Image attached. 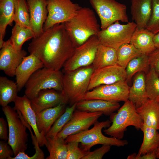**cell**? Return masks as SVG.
Segmentation results:
<instances>
[{"instance_id": "6da1fadb", "label": "cell", "mask_w": 159, "mask_h": 159, "mask_svg": "<svg viewBox=\"0 0 159 159\" xmlns=\"http://www.w3.org/2000/svg\"><path fill=\"white\" fill-rule=\"evenodd\" d=\"M76 47L62 23L44 30L39 36L32 39L28 49L30 54L42 61L44 67L60 70Z\"/></svg>"}, {"instance_id": "7a4b0ae2", "label": "cell", "mask_w": 159, "mask_h": 159, "mask_svg": "<svg viewBox=\"0 0 159 159\" xmlns=\"http://www.w3.org/2000/svg\"><path fill=\"white\" fill-rule=\"evenodd\" d=\"M63 23L76 47L91 37L97 36L100 30L94 12L88 7H81L72 19Z\"/></svg>"}, {"instance_id": "3957f363", "label": "cell", "mask_w": 159, "mask_h": 159, "mask_svg": "<svg viewBox=\"0 0 159 159\" xmlns=\"http://www.w3.org/2000/svg\"><path fill=\"white\" fill-rule=\"evenodd\" d=\"M124 102L117 112L110 116L112 124L104 130L105 134L120 139L123 138L128 126H132L137 130H141L144 124L135 105L128 100Z\"/></svg>"}, {"instance_id": "277c9868", "label": "cell", "mask_w": 159, "mask_h": 159, "mask_svg": "<svg viewBox=\"0 0 159 159\" xmlns=\"http://www.w3.org/2000/svg\"><path fill=\"white\" fill-rule=\"evenodd\" d=\"M111 123V121L109 120L101 122L97 121L91 129L70 135L65 139V141L67 143L71 141L80 143V148L85 152L90 151L92 147L98 144L117 147L124 146L127 145L128 143L126 140L107 137L102 134V129L108 127Z\"/></svg>"}, {"instance_id": "5b68a950", "label": "cell", "mask_w": 159, "mask_h": 159, "mask_svg": "<svg viewBox=\"0 0 159 159\" xmlns=\"http://www.w3.org/2000/svg\"><path fill=\"white\" fill-rule=\"evenodd\" d=\"M95 69L92 64L65 72L63 77V92L71 105L81 100L88 91Z\"/></svg>"}, {"instance_id": "8992f818", "label": "cell", "mask_w": 159, "mask_h": 159, "mask_svg": "<svg viewBox=\"0 0 159 159\" xmlns=\"http://www.w3.org/2000/svg\"><path fill=\"white\" fill-rule=\"evenodd\" d=\"M9 128L8 143L12 149L14 156L27 148L28 134L26 122L20 112L9 105L2 107Z\"/></svg>"}, {"instance_id": "52a82bcc", "label": "cell", "mask_w": 159, "mask_h": 159, "mask_svg": "<svg viewBox=\"0 0 159 159\" xmlns=\"http://www.w3.org/2000/svg\"><path fill=\"white\" fill-rule=\"evenodd\" d=\"M63 74L60 70L44 67L34 72L25 85V95L29 100L43 90L53 89L62 92Z\"/></svg>"}, {"instance_id": "ba28073f", "label": "cell", "mask_w": 159, "mask_h": 159, "mask_svg": "<svg viewBox=\"0 0 159 159\" xmlns=\"http://www.w3.org/2000/svg\"><path fill=\"white\" fill-rule=\"evenodd\" d=\"M98 16L101 29L106 28L117 21L128 22L127 7L115 0H89Z\"/></svg>"}, {"instance_id": "9c48e42d", "label": "cell", "mask_w": 159, "mask_h": 159, "mask_svg": "<svg viewBox=\"0 0 159 159\" xmlns=\"http://www.w3.org/2000/svg\"><path fill=\"white\" fill-rule=\"evenodd\" d=\"M136 27L133 22L121 24L117 21L105 29L100 30L97 36L100 44L117 50L122 44L130 43Z\"/></svg>"}, {"instance_id": "30bf717a", "label": "cell", "mask_w": 159, "mask_h": 159, "mask_svg": "<svg viewBox=\"0 0 159 159\" xmlns=\"http://www.w3.org/2000/svg\"><path fill=\"white\" fill-rule=\"evenodd\" d=\"M47 2L48 13L44 31L69 20L81 7L71 0H47Z\"/></svg>"}, {"instance_id": "8fae6325", "label": "cell", "mask_w": 159, "mask_h": 159, "mask_svg": "<svg viewBox=\"0 0 159 159\" xmlns=\"http://www.w3.org/2000/svg\"><path fill=\"white\" fill-rule=\"evenodd\" d=\"M130 87L126 81L98 86L87 91L81 100L100 99L118 102L128 100Z\"/></svg>"}, {"instance_id": "7c38bea8", "label": "cell", "mask_w": 159, "mask_h": 159, "mask_svg": "<svg viewBox=\"0 0 159 159\" xmlns=\"http://www.w3.org/2000/svg\"><path fill=\"white\" fill-rule=\"evenodd\" d=\"M99 44L97 36H93L77 47L72 55L63 67L64 72L92 64Z\"/></svg>"}, {"instance_id": "4fadbf2b", "label": "cell", "mask_w": 159, "mask_h": 159, "mask_svg": "<svg viewBox=\"0 0 159 159\" xmlns=\"http://www.w3.org/2000/svg\"><path fill=\"white\" fill-rule=\"evenodd\" d=\"M102 114L101 112H91L75 109L69 120L57 136L65 139L70 135L89 129Z\"/></svg>"}, {"instance_id": "5bb4252c", "label": "cell", "mask_w": 159, "mask_h": 159, "mask_svg": "<svg viewBox=\"0 0 159 159\" xmlns=\"http://www.w3.org/2000/svg\"><path fill=\"white\" fill-rule=\"evenodd\" d=\"M127 77L125 69L117 64L95 69L91 77L88 91L101 85L126 81Z\"/></svg>"}, {"instance_id": "9a60e30c", "label": "cell", "mask_w": 159, "mask_h": 159, "mask_svg": "<svg viewBox=\"0 0 159 159\" xmlns=\"http://www.w3.org/2000/svg\"><path fill=\"white\" fill-rule=\"evenodd\" d=\"M0 49V69L7 75L13 77L17 67L27 53L22 49L16 50L11 44L9 39L4 41Z\"/></svg>"}, {"instance_id": "2e32d148", "label": "cell", "mask_w": 159, "mask_h": 159, "mask_svg": "<svg viewBox=\"0 0 159 159\" xmlns=\"http://www.w3.org/2000/svg\"><path fill=\"white\" fill-rule=\"evenodd\" d=\"M30 100L31 106L36 113L60 104H66L68 102L63 91L53 89L42 90L37 96Z\"/></svg>"}, {"instance_id": "e0dca14e", "label": "cell", "mask_w": 159, "mask_h": 159, "mask_svg": "<svg viewBox=\"0 0 159 159\" xmlns=\"http://www.w3.org/2000/svg\"><path fill=\"white\" fill-rule=\"evenodd\" d=\"M14 102V105L13 108L20 112L25 121L31 127L40 147L45 145L47 142V138L38 130L36 113L31 106L30 100L25 95L23 96H18Z\"/></svg>"}, {"instance_id": "ac0fdd59", "label": "cell", "mask_w": 159, "mask_h": 159, "mask_svg": "<svg viewBox=\"0 0 159 159\" xmlns=\"http://www.w3.org/2000/svg\"><path fill=\"white\" fill-rule=\"evenodd\" d=\"M30 15L31 28L35 37L43 32L48 15L47 0H26Z\"/></svg>"}, {"instance_id": "d6986e66", "label": "cell", "mask_w": 159, "mask_h": 159, "mask_svg": "<svg viewBox=\"0 0 159 159\" xmlns=\"http://www.w3.org/2000/svg\"><path fill=\"white\" fill-rule=\"evenodd\" d=\"M44 67L42 61L34 55L30 54L25 57L17 67L15 73L19 92L25 87L34 72Z\"/></svg>"}, {"instance_id": "ffe728a7", "label": "cell", "mask_w": 159, "mask_h": 159, "mask_svg": "<svg viewBox=\"0 0 159 159\" xmlns=\"http://www.w3.org/2000/svg\"><path fill=\"white\" fill-rule=\"evenodd\" d=\"M65 104H60L36 113L37 127L40 133L46 136L56 120L64 112Z\"/></svg>"}, {"instance_id": "44dd1931", "label": "cell", "mask_w": 159, "mask_h": 159, "mask_svg": "<svg viewBox=\"0 0 159 159\" xmlns=\"http://www.w3.org/2000/svg\"><path fill=\"white\" fill-rule=\"evenodd\" d=\"M120 107L118 102L100 99L81 100L77 103L76 106V109L81 111L91 112H101L107 116H110Z\"/></svg>"}, {"instance_id": "7402d4cb", "label": "cell", "mask_w": 159, "mask_h": 159, "mask_svg": "<svg viewBox=\"0 0 159 159\" xmlns=\"http://www.w3.org/2000/svg\"><path fill=\"white\" fill-rule=\"evenodd\" d=\"M132 18L139 29L145 28L152 13V0H131Z\"/></svg>"}, {"instance_id": "603a6c76", "label": "cell", "mask_w": 159, "mask_h": 159, "mask_svg": "<svg viewBox=\"0 0 159 159\" xmlns=\"http://www.w3.org/2000/svg\"><path fill=\"white\" fill-rule=\"evenodd\" d=\"M155 34L145 28L136 27L131 38L132 44L142 54L148 55L156 49L153 41Z\"/></svg>"}, {"instance_id": "cb8c5ba5", "label": "cell", "mask_w": 159, "mask_h": 159, "mask_svg": "<svg viewBox=\"0 0 159 159\" xmlns=\"http://www.w3.org/2000/svg\"><path fill=\"white\" fill-rule=\"evenodd\" d=\"M136 110L144 124L159 130V102L148 99Z\"/></svg>"}, {"instance_id": "d4e9b609", "label": "cell", "mask_w": 159, "mask_h": 159, "mask_svg": "<svg viewBox=\"0 0 159 159\" xmlns=\"http://www.w3.org/2000/svg\"><path fill=\"white\" fill-rule=\"evenodd\" d=\"M145 76V74L143 72L137 73L132 86L130 87L128 100L132 102L136 108L148 99L146 90Z\"/></svg>"}, {"instance_id": "484cf974", "label": "cell", "mask_w": 159, "mask_h": 159, "mask_svg": "<svg viewBox=\"0 0 159 159\" xmlns=\"http://www.w3.org/2000/svg\"><path fill=\"white\" fill-rule=\"evenodd\" d=\"M15 2V0H0V48L4 42L6 27L11 26L14 21Z\"/></svg>"}, {"instance_id": "4316f807", "label": "cell", "mask_w": 159, "mask_h": 159, "mask_svg": "<svg viewBox=\"0 0 159 159\" xmlns=\"http://www.w3.org/2000/svg\"><path fill=\"white\" fill-rule=\"evenodd\" d=\"M117 63L116 49L99 44L92 64L95 69L116 65Z\"/></svg>"}, {"instance_id": "83f0119b", "label": "cell", "mask_w": 159, "mask_h": 159, "mask_svg": "<svg viewBox=\"0 0 159 159\" xmlns=\"http://www.w3.org/2000/svg\"><path fill=\"white\" fill-rule=\"evenodd\" d=\"M143 142L137 154L141 155L156 150L159 145V133L156 129L143 124Z\"/></svg>"}, {"instance_id": "f1b7e54d", "label": "cell", "mask_w": 159, "mask_h": 159, "mask_svg": "<svg viewBox=\"0 0 159 159\" xmlns=\"http://www.w3.org/2000/svg\"><path fill=\"white\" fill-rule=\"evenodd\" d=\"M19 91L16 83L4 76L0 77V104L2 107L14 102Z\"/></svg>"}, {"instance_id": "f546056e", "label": "cell", "mask_w": 159, "mask_h": 159, "mask_svg": "<svg viewBox=\"0 0 159 159\" xmlns=\"http://www.w3.org/2000/svg\"><path fill=\"white\" fill-rule=\"evenodd\" d=\"M45 146L49 152L47 159H67V143L65 139L56 136L47 138Z\"/></svg>"}, {"instance_id": "4dcf8cb0", "label": "cell", "mask_w": 159, "mask_h": 159, "mask_svg": "<svg viewBox=\"0 0 159 159\" xmlns=\"http://www.w3.org/2000/svg\"><path fill=\"white\" fill-rule=\"evenodd\" d=\"M32 29L29 28L21 26L16 24L12 30L10 41L13 47L16 50L22 49V46L26 41L35 38Z\"/></svg>"}, {"instance_id": "1f68e13d", "label": "cell", "mask_w": 159, "mask_h": 159, "mask_svg": "<svg viewBox=\"0 0 159 159\" xmlns=\"http://www.w3.org/2000/svg\"><path fill=\"white\" fill-rule=\"evenodd\" d=\"M150 69L148 55L142 54L132 59L125 68L127 82L136 73L143 72L145 74Z\"/></svg>"}, {"instance_id": "d6a6232c", "label": "cell", "mask_w": 159, "mask_h": 159, "mask_svg": "<svg viewBox=\"0 0 159 159\" xmlns=\"http://www.w3.org/2000/svg\"><path fill=\"white\" fill-rule=\"evenodd\" d=\"M116 52L117 64L125 69L130 61L142 54L130 43L122 44L116 50Z\"/></svg>"}, {"instance_id": "836d02e7", "label": "cell", "mask_w": 159, "mask_h": 159, "mask_svg": "<svg viewBox=\"0 0 159 159\" xmlns=\"http://www.w3.org/2000/svg\"><path fill=\"white\" fill-rule=\"evenodd\" d=\"M145 82L148 98L159 102V75L154 69H150L145 74Z\"/></svg>"}, {"instance_id": "e575fe53", "label": "cell", "mask_w": 159, "mask_h": 159, "mask_svg": "<svg viewBox=\"0 0 159 159\" xmlns=\"http://www.w3.org/2000/svg\"><path fill=\"white\" fill-rule=\"evenodd\" d=\"M14 21L21 26L31 28L29 13L26 0H15Z\"/></svg>"}, {"instance_id": "d590c367", "label": "cell", "mask_w": 159, "mask_h": 159, "mask_svg": "<svg viewBox=\"0 0 159 159\" xmlns=\"http://www.w3.org/2000/svg\"><path fill=\"white\" fill-rule=\"evenodd\" d=\"M77 103L67 107L64 112L56 120L49 131L46 135V138L54 137L62 130L70 120L76 109Z\"/></svg>"}, {"instance_id": "8d00e7d4", "label": "cell", "mask_w": 159, "mask_h": 159, "mask_svg": "<svg viewBox=\"0 0 159 159\" xmlns=\"http://www.w3.org/2000/svg\"><path fill=\"white\" fill-rule=\"evenodd\" d=\"M145 29L154 34L159 32V0H152V13Z\"/></svg>"}, {"instance_id": "74e56055", "label": "cell", "mask_w": 159, "mask_h": 159, "mask_svg": "<svg viewBox=\"0 0 159 159\" xmlns=\"http://www.w3.org/2000/svg\"><path fill=\"white\" fill-rule=\"evenodd\" d=\"M79 143L71 141L67 143V159H82L85 152L79 147Z\"/></svg>"}, {"instance_id": "f35d334b", "label": "cell", "mask_w": 159, "mask_h": 159, "mask_svg": "<svg viewBox=\"0 0 159 159\" xmlns=\"http://www.w3.org/2000/svg\"><path fill=\"white\" fill-rule=\"evenodd\" d=\"M111 146L104 145L93 151L85 152L82 159H101L106 153L110 151Z\"/></svg>"}, {"instance_id": "ab89813d", "label": "cell", "mask_w": 159, "mask_h": 159, "mask_svg": "<svg viewBox=\"0 0 159 159\" xmlns=\"http://www.w3.org/2000/svg\"><path fill=\"white\" fill-rule=\"evenodd\" d=\"M14 154V151L8 142L3 140L0 141V159H10Z\"/></svg>"}, {"instance_id": "60d3db41", "label": "cell", "mask_w": 159, "mask_h": 159, "mask_svg": "<svg viewBox=\"0 0 159 159\" xmlns=\"http://www.w3.org/2000/svg\"><path fill=\"white\" fill-rule=\"evenodd\" d=\"M150 69H154L159 75V48L148 55Z\"/></svg>"}, {"instance_id": "b9f144b4", "label": "cell", "mask_w": 159, "mask_h": 159, "mask_svg": "<svg viewBox=\"0 0 159 159\" xmlns=\"http://www.w3.org/2000/svg\"><path fill=\"white\" fill-rule=\"evenodd\" d=\"M7 124V122L4 118H0V139L5 141L8 140L9 139Z\"/></svg>"}, {"instance_id": "7bdbcfd3", "label": "cell", "mask_w": 159, "mask_h": 159, "mask_svg": "<svg viewBox=\"0 0 159 159\" xmlns=\"http://www.w3.org/2000/svg\"><path fill=\"white\" fill-rule=\"evenodd\" d=\"M156 150L147 153L145 154L138 155L135 153L129 155L127 157V159H156L157 158Z\"/></svg>"}, {"instance_id": "ee69618b", "label": "cell", "mask_w": 159, "mask_h": 159, "mask_svg": "<svg viewBox=\"0 0 159 159\" xmlns=\"http://www.w3.org/2000/svg\"><path fill=\"white\" fill-rule=\"evenodd\" d=\"M153 41L155 47L159 48V32L154 35Z\"/></svg>"}, {"instance_id": "f6af8a7d", "label": "cell", "mask_w": 159, "mask_h": 159, "mask_svg": "<svg viewBox=\"0 0 159 159\" xmlns=\"http://www.w3.org/2000/svg\"><path fill=\"white\" fill-rule=\"evenodd\" d=\"M157 158L159 159V145L156 150Z\"/></svg>"}]
</instances>
